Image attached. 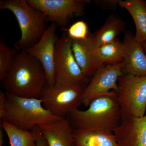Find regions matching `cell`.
<instances>
[{
  "label": "cell",
  "instance_id": "cell-12",
  "mask_svg": "<svg viewBox=\"0 0 146 146\" xmlns=\"http://www.w3.org/2000/svg\"><path fill=\"white\" fill-rule=\"evenodd\" d=\"M124 58L123 74L138 76H146V54L143 45L138 43L130 32L125 33L123 42Z\"/></svg>",
  "mask_w": 146,
  "mask_h": 146
},
{
  "label": "cell",
  "instance_id": "cell-18",
  "mask_svg": "<svg viewBox=\"0 0 146 146\" xmlns=\"http://www.w3.org/2000/svg\"><path fill=\"white\" fill-rule=\"evenodd\" d=\"M1 126L5 131L11 146H36V137L33 131L21 129L2 120Z\"/></svg>",
  "mask_w": 146,
  "mask_h": 146
},
{
  "label": "cell",
  "instance_id": "cell-7",
  "mask_svg": "<svg viewBox=\"0 0 146 146\" xmlns=\"http://www.w3.org/2000/svg\"><path fill=\"white\" fill-rule=\"evenodd\" d=\"M76 60L68 35L59 38L56 47L55 83L58 86H70L89 83Z\"/></svg>",
  "mask_w": 146,
  "mask_h": 146
},
{
  "label": "cell",
  "instance_id": "cell-4",
  "mask_svg": "<svg viewBox=\"0 0 146 146\" xmlns=\"http://www.w3.org/2000/svg\"><path fill=\"white\" fill-rule=\"evenodd\" d=\"M0 9L10 10L18 21L21 36L14 44L16 50H26L36 44L48 28L44 14L29 5L27 0L1 1Z\"/></svg>",
  "mask_w": 146,
  "mask_h": 146
},
{
  "label": "cell",
  "instance_id": "cell-6",
  "mask_svg": "<svg viewBox=\"0 0 146 146\" xmlns=\"http://www.w3.org/2000/svg\"><path fill=\"white\" fill-rule=\"evenodd\" d=\"M86 86L85 84L70 86L47 84L40 99L44 107L52 115L58 117L66 118L82 104Z\"/></svg>",
  "mask_w": 146,
  "mask_h": 146
},
{
  "label": "cell",
  "instance_id": "cell-3",
  "mask_svg": "<svg viewBox=\"0 0 146 146\" xmlns=\"http://www.w3.org/2000/svg\"><path fill=\"white\" fill-rule=\"evenodd\" d=\"M6 94L5 115L2 120L19 128L32 131L37 126L63 119L54 116L46 109L40 99L23 98L7 93Z\"/></svg>",
  "mask_w": 146,
  "mask_h": 146
},
{
  "label": "cell",
  "instance_id": "cell-15",
  "mask_svg": "<svg viewBox=\"0 0 146 146\" xmlns=\"http://www.w3.org/2000/svg\"><path fill=\"white\" fill-rule=\"evenodd\" d=\"M74 146H118L113 132L74 129Z\"/></svg>",
  "mask_w": 146,
  "mask_h": 146
},
{
  "label": "cell",
  "instance_id": "cell-13",
  "mask_svg": "<svg viewBox=\"0 0 146 146\" xmlns=\"http://www.w3.org/2000/svg\"><path fill=\"white\" fill-rule=\"evenodd\" d=\"M71 41L75 58L84 75L87 78L94 75L99 68L104 65L99 59L98 47L94 44L92 34H90L86 39H71Z\"/></svg>",
  "mask_w": 146,
  "mask_h": 146
},
{
  "label": "cell",
  "instance_id": "cell-5",
  "mask_svg": "<svg viewBox=\"0 0 146 146\" xmlns=\"http://www.w3.org/2000/svg\"><path fill=\"white\" fill-rule=\"evenodd\" d=\"M117 99L122 120L142 117L146 109V76L123 74L118 80Z\"/></svg>",
  "mask_w": 146,
  "mask_h": 146
},
{
  "label": "cell",
  "instance_id": "cell-24",
  "mask_svg": "<svg viewBox=\"0 0 146 146\" xmlns=\"http://www.w3.org/2000/svg\"><path fill=\"white\" fill-rule=\"evenodd\" d=\"M119 1L120 0H102L96 1V2L104 8L113 9L119 5Z\"/></svg>",
  "mask_w": 146,
  "mask_h": 146
},
{
  "label": "cell",
  "instance_id": "cell-10",
  "mask_svg": "<svg viewBox=\"0 0 146 146\" xmlns=\"http://www.w3.org/2000/svg\"><path fill=\"white\" fill-rule=\"evenodd\" d=\"M57 26L55 23L52 24L36 44L25 50L42 64L46 73L47 85L55 83L56 47L59 39L56 34Z\"/></svg>",
  "mask_w": 146,
  "mask_h": 146
},
{
  "label": "cell",
  "instance_id": "cell-23",
  "mask_svg": "<svg viewBox=\"0 0 146 146\" xmlns=\"http://www.w3.org/2000/svg\"><path fill=\"white\" fill-rule=\"evenodd\" d=\"M35 133L36 137V146H48L46 141L43 136L38 126L35 127L33 129Z\"/></svg>",
  "mask_w": 146,
  "mask_h": 146
},
{
  "label": "cell",
  "instance_id": "cell-21",
  "mask_svg": "<svg viewBox=\"0 0 146 146\" xmlns=\"http://www.w3.org/2000/svg\"><path fill=\"white\" fill-rule=\"evenodd\" d=\"M68 32V36L73 40H82L86 39L90 33L87 24L83 21H79L71 25L68 29H63Z\"/></svg>",
  "mask_w": 146,
  "mask_h": 146
},
{
  "label": "cell",
  "instance_id": "cell-14",
  "mask_svg": "<svg viewBox=\"0 0 146 146\" xmlns=\"http://www.w3.org/2000/svg\"><path fill=\"white\" fill-rule=\"evenodd\" d=\"M38 126L48 146H74V129L68 118H63Z\"/></svg>",
  "mask_w": 146,
  "mask_h": 146
},
{
  "label": "cell",
  "instance_id": "cell-22",
  "mask_svg": "<svg viewBox=\"0 0 146 146\" xmlns=\"http://www.w3.org/2000/svg\"><path fill=\"white\" fill-rule=\"evenodd\" d=\"M7 96L5 91H0V119L2 120L5 117Z\"/></svg>",
  "mask_w": 146,
  "mask_h": 146
},
{
  "label": "cell",
  "instance_id": "cell-17",
  "mask_svg": "<svg viewBox=\"0 0 146 146\" xmlns=\"http://www.w3.org/2000/svg\"><path fill=\"white\" fill-rule=\"evenodd\" d=\"M125 25L122 21L116 16L108 18L99 30L92 34L94 44L97 47L114 41L124 30Z\"/></svg>",
  "mask_w": 146,
  "mask_h": 146
},
{
  "label": "cell",
  "instance_id": "cell-20",
  "mask_svg": "<svg viewBox=\"0 0 146 146\" xmlns=\"http://www.w3.org/2000/svg\"><path fill=\"white\" fill-rule=\"evenodd\" d=\"M16 49L10 48L4 39L0 41V81L4 79L13 67L17 52Z\"/></svg>",
  "mask_w": 146,
  "mask_h": 146
},
{
  "label": "cell",
  "instance_id": "cell-19",
  "mask_svg": "<svg viewBox=\"0 0 146 146\" xmlns=\"http://www.w3.org/2000/svg\"><path fill=\"white\" fill-rule=\"evenodd\" d=\"M97 52L100 61L104 65L122 63L124 58L123 43L117 39L98 47Z\"/></svg>",
  "mask_w": 146,
  "mask_h": 146
},
{
  "label": "cell",
  "instance_id": "cell-26",
  "mask_svg": "<svg viewBox=\"0 0 146 146\" xmlns=\"http://www.w3.org/2000/svg\"><path fill=\"white\" fill-rule=\"evenodd\" d=\"M142 45H143L144 47H145V49L146 51V41L145 42H144L143 44H142Z\"/></svg>",
  "mask_w": 146,
  "mask_h": 146
},
{
  "label": "cell",
  "instance_id": "cell-2",
  "mask_svg": "<svg viewBox=\"0 0 146 146\" xmlns=\"http://www.w3.org/2000/svg\"><path fill=\"white\" fill-rule=\"evenodd\" d=\"M69 121L74 129L113 132L122 120L117 96H104L94 100L85 110L71 112Z\"/></svg>",
  "mask_w": 146,
  "mask_h": 146
},
{
  "label": "cell",
  "instance_id": "cell-25",
  "mask_svg": "<svg viewBox=\"0 0 146 146\" xmlns=\"http://www.w3.org/2000/svg\"><path fill=\"white\" fill-rule=\"evenodd\" d=\"M3 128L0 126V146H3L4 144V134Z\"/></svg>",
  "mask_w": 146,
  "mask_h": 146
},
{
  "label": "cell",
  "instance_id": "cell-1",
  "mask_svg": "<svg viewBox=\"0 0 146 146\" xmlns=\"http://www.w3.org/2000/svg\"><path fill=\"white\" fill-rule=\"evenodd\" d=\"M1 83L6 93L37 99H40L47 84L42 64L25 50L17 55L13 67Z\"/></svg>",
  "mask_w": 146,
  "mask_h": 146
},
{
  "label": "cell",
  "instance_id": "cell-9",
  "mask_svg": "<svg viewBox=\"0 0 146 146\" xmlns=\"http://www.w3.org/2000/svg\"><path fill=\"white\" fill-rule=\"evenodd\" d=\"M29 5L42 11L47 21L64 27L69 19L80 16L89 0H27Z\"/></svg>",
  "mask_w": 146,
  "mask_h": 146
},
{
  "label": "cell",
  "instance_id": "cell-11",
  "mask_svg": "<svg viewBox=\"0 0 146 146\" xmlns=\"http://www.w3.org/2000/svg\"><path fill=\"white\" fill-rule=\"evenodd\" d=\"M113 133L118 146H146V115L122 120Z\"/></svg>",
  "mask_w": 146,
  "mask_h": 146
},
{
  "label": "cell",
  "instance_id": "cell-16",
  "mask_svg": "<svg viewBox=\"0 0 146 146\" xmlns=\"http://www.w3.org/2000/svg\"><path fill=\"white\" fill-rule=\"evenodd\" d=\"M119 5L132 16L136 27L135 39L140 44L146 41V1L141 0L120 1Z\"/></svg>",
  "mask_w": 146,
  "mask_h": 146
},
{
  "label": "cell",
  "instance_id": "cell-8",
  "mask_svg": "<svg viewBox=\"0 0 146 146\" xmlns=\"http://www.w3.org/2000/svg\"><path fill=\"white\" fill-rule=\"evenodd\" d=\"M123 62L99 68L85 87L82 104L88 107L94 100L104 96H117L119 77L122 75Z\"/></svg>",
  "mask_w": 146,
  "mask_h": 146
}]
</instances>
